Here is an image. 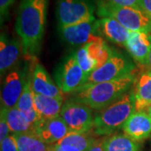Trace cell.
<instances>
[{
  "label": "cell",
  "mask_w": 151,
  "mask_h": 151,
  "mask_svg": "<svg viewBox=\"0 0 151 151\" xmlns=\"http://www.w3.org/2000/svg\"><path fill=\"white\" fill-rule=\"evenodd\" d=\"M134 85L135 111L148 109L151 105V70L141 73Z\"/></svg>",
  "instance_id": "obj_18"
},
{
  "label": "cell",
  "mask_w": 151,
  "mask_h": 151,
  "mask_svg": "<svg viewBox=\"0 0 151 151\" xmlns=\"http://www.w3.org/2000/svg\"><path fill=\"white\" fill-rule=\"evenodd\" d=\"M35 108L40 119H52L60 116L64 98L46 97L40 94H34Z\"/></svg>",
  "instance_id": "obj_19"
},
{
  "label": "cell",
  "mask_w": 151,
  "mask_h": 151,
  "mask_svg": "<svg viewBox=\"0 0 151 151\" xmlns=\"http://www.w3.org/2000/svg\"><path fill=\"white\" fill-rule=\"evenodd\" d=\"M50 151H80L75 147L70 145H52L50 146Z\"/></svg>",
  "instance_id": "obj_29"
},
{
  "label": "cell",
  "mask_w": 151,
  "mask_h": 151,
  "mask_svg": "<svg viewBox=\"0 0 151 151\" xmlns=\"http://www.w3.org/2000/svg\"><path fill=\"white\" fill-rule=\"evenodd\" d=\"M15 0H0V16L1 24L5 21L9 16V10Z\"/></svg>",
  "instance_id": "obj_26"
},
{
  "label": "cell",
  "mask_w": 151,
  "mask_h": 151,
  "mask_svg": "<svg viewBox=\"0 0 151 151\" xmlns=\"http://www.w3.org/2000/svg\"><path fill=\"white\" fill-rule=\"evenodd\" d=\"M49 0H21L15 29L21 41L23 55L29 60L35 57L43 40Z\"/></svg>",
  "instance_id": "obj_1"
},
{
  "label": "cell",
  "mask_w": 151,
  "mask_h": 151,
  "mask_svg": "<svg viewBox=\"0 0 151 151\" xmlns=\"http://www.w3.org/2000/svg\"><path fill=\"white\" fill-rule=\"evenodd\" d=\"M1 113L4 115L13 134L33 132V125L28 122L24 114L17 108L9 109L1 108Z\"/></svg>",
  "instance_id": "obj_22"
},
{
  "label": "cell",
  "mask_w": 151,
  "mask_h": 151,
  "mask_svg": "<svg viewBox=\"0 0 151 151\" xmlns=\"http://www.w3.org/2000/svg\"><path fill=\"white\" fill-rule=\"evenodd\" d=\"M125 48L135 62L147 66L151 50V34L131 32Z\"/></svg>",
  "instance_id": "obj_15"
},
{
  "label": "cell",
  "mask_w": 151,
  "mask_h": 151,
  "mask_svg": "<svg viewBox=\"0 0 151 151\" xmlns=\"http://www.w3.org/2000/svg\"><path fill=\"white\" fill-rule=\"evenodd\" d=\"M135 111L133 90H129L107 108L98 111L93 120L92 132L95 135H112L124 127Z\"/></svg>",
  "instance_id": "obj_3"
},
{
  "label": "cell",
  "mask_w": 151,
  "mask_h": 151,
  "mask_svg": "<svg viewBox=\"0 0 151 151\" xmlns=\"http://www.w3.org/2000/svg\"><path fill=\"white\" fill-rule=\"evenodd\" d=\"M147 110H148V112H149V113H150V117H151V105L149 107V108H148Z\"/></svg>",
  "instance_id": "obj_33"
},
{
  "label": "cell",
  "mask_w": 151,
  "mask_h": 151,
  "mask_svg": "<svg viewBox=\"0 0 151 151\" xmlns=\"http://www.w3.org/2000/svg\"><path fill=\"white\" fill-rule=\"evenodd\" d=\"M94 22L60 28V30L65 40L73 45H85L86 44L103 40L104 39L97 35L96 33Z\"/></svg>",
  "instance_id": "obj_14"
},
{
  "label": "cell",
  "mask_w": 151,
  "mask_h": 151,
  "mask_svg": "<svg viewBox=\"0 0 151 151\" xmlns=\"http://www.w3.org/2000/svg\"><path fill=\"white\" fill-rule=\"evenodd\" d=\"M124 134L136 142L151 136V117L148 110L134 111L122 128Z\"/></svg>",
  "instance_id": "obj_13"
},
{
  "label": "cell",
  "mask_w": 151,
  "mask_h": 151,
  "mask_svg": "<svg viewBox=\"0 0 151 151\" xmlns=\"http://www.w3.org/2000/svg\"><path fill=\"white\" fill-rule=\"evenodd\" d=\"M147 66H148L151 70V50L150 53V56H149V60H148V65H147Z\"/></svg>",
  "instance_id": "obj_32"
},
{
  "label": "cell",
  "mask_w": 151,
  "mask_h": 151,
  "mask_svg": "<svg viewBox=\"0 0 151 151\" xmlns=\"http://www.w3.org/2000/svg\"><path fill=\"white\" fill-rule=\"evenodd\" d=\"M29 76L25 66L15 68L6 75L1 91V108H16Z\"/></svg>",
  "instance_id": "obj_9"
},
{
  "label": "cell",
  "mask_w": 151,
  "mask_h": 151,
  "mask_svg": "<svg viewBox=\"0 0 151 151\" xmlns=\"http://www.w3.org/2000/svg\"><path fill=\"white\" fill-rule=\"evenodd\" d=\"M57 17L60 28L96 20L92 8L86 0H58Z\"/></svg>",
  "instance_id": "obj_5"
},
{
  "label": "cell",
  "mask_w": 151,
  "mask_h": 151,
  "mask_svg": "<svg viewBox=\"0 0 151 151\" xmlns=\"http://www.w3.org/2000/svg\"><path fill=\"white\" fill-rule=\"evenodd\" d=\"M112 52L113 50H111L103 40L82 45L76 51L75 55L81 69L89 76L94 70L104 65Z\"/></svg>",
  "instance_id": "obj_8"
},
{
  "label": "cell",
  "mask_w": 151,
  "mask_h": 151,
  "mask_svg": "<svg viewBox=\"0 0 151 151\" xmlns=\"http://www.w3.org/2000/svg\"><path fill=\"white\" fill-rule=\"evenodd\" d=\"M89 133L79 134L70 132L57 144L62 145L72 146L80 151H87V150L97 140L93 135H91Z\"/></svg>",
  "instance_id": "obj_24"
},
{
  "label": "cell",
  "mask_w": 151,
  "mask_h": 151,
  "mask_svg": "<svg viewBox=\"0 0 151 151\" xmlns=\"http://www.w3.org/2000/svg\"><path fill=\"white\" fill-rule=\"evenodd\" d=\"M113 4L121 7H130L140 9V0H107Z\"/></svg>",
  "instance_id": "obj_28"
},
{
  "label": "cell",
  "mask_w": 151,
  "mask_h": 151,
  "mask_svg": "<svg viewBox=\"0 0 151 151\" xmlns=\"http://www.w3.org/2000/svg\"><path fill=\"white\" fill-rule=\"evenodd\" d=\"M33 132L45 144L55 145L70 133L60 116L52 119H40L33 125Z\"/></svg>",
  "instance_id": "obj_11"
},
{
  "label": "cell",
  "mask_w": 151,
  "mask_h": 151,
  "mask_svg": "<svg viewBox=\"0 0 151 151\" xmlns=\"http://www.w3.org/2000/svg\"><path fill=\"white\" fill-rule=\"evenodd\" d=\"M11 130L5 117L3 113L0 114V142L9 136Z\"/></svg>",
  "instance_id": "obj_27"
},
{
  "label": "cell",
  "mask_w": 151,
  "mask_h": 151,
  "mask_svg": "<svg viewBox=\"0 0 151 151\" xmlns=\"http://www.w3.org/2000/svg\"><path fill=\"white\" fill-rule=\"evenodd\" d=\"M135 80V76L131 74L115 81L85 84L74 92L71 100L100 111L129 92Z\"/></svg>",
  "instance_id": "obj_2"
},
{
  "label": "cell",
  "mask_w": 151,
  "mask_h": 151,
  "mask_svg": "<svg viewBox=\"0 0 151 151\" xmlns=\"http://www.w3.org/2000/svg\"><path fill=\"white\" fill-rule=\"evenodd\" d=\"M102 139H97L93 145H92L87 151H105L104 149L103 148V145H102Z\"/></svg>",
  "instance_id": "obj_31"
},
{
  "label": "cell",
  "mask_w": 151,
  "mask_h": 151,
  "mask_svg": "<svg viewBox=\"0 0 151 151\" xmlns=\"http://www.w3.org/2000/svg\"><path fill=\"white\" fill-rule=\"evenodd\" d=\"M30 81L35 93L46 97L64 98V93L59 86L55 84L46 70L40 64L35 65L30 75Z\"/></svg>",
  "instance_id": "obj_16"
},
{
  "label": "cell",
  "mask_w": 151,
  "mask_h": 151,
  "mask_svg": "<svg viewBox=\"0 0 151 151\" xmlns=\"http://www.w3.org/2000/svg\"><path fill=\"white\" fill-rule=\"evenodd\" d=\"M23 53L20 40L17 39H9L5 35H1L0 40V71L4 75L7 71L13 69L17 65Z\"/></svg>",
  "instance_id": "obj_17"
},
{
  "label": "cell",
  "mask_w": 151,
  "mask_h": 151,
  "mask_svg": "<svg viewBox=\"0 0 151 151\" xmlns=\"http://www.w3.org/2000/svg\"><path fill=\"white\" fill-rule=\"evenodd\" d=\"M140 8L151 18V0H140Z\"/></svg>",
  "instance_id": "obj_30"
},
{
  "label": "cell",
  "mask_w": 151,
  "mask_h": 151,
  "mask_svg": "<svg viewBox=\"0 0 151 151\" xmlns=\"http://www.w3.org/2000/svg\"><path fill=\"white\" fill-rule=\"evenodd\" d=\"M88 76L77 62L76 55L65 60L58 78V86L64 94L74 93L86 83Z\"/></svg>",
  "instance_id": "obj_10"
},
{
  "label": "cell",
  "mask_w": 151,
  "mask_h": 151,
  "mask_svg": "<svg viewBox=\"0 0 151 151\" xmlns=\"http://www.w3.org/2000/svg\"><path fill=\"white\" fill-rule=\"evenodd\" d=\"M94 24L97 35L125 48L131 32L119 21L113 18L105 17L96 19Z\"/></svg>",
  "instance_id": "obj_12"
},
{
  "label": "cell",
  "mask_w": 151,
  "mask_h": 151,
  "mask_svg": "<svg viewBox=\"0 0 151 151\" xmlns=\"http://www.w3.org/2000/svg\"><path fill=\"white\" fill-rule=\"evenodd\" d=\"M0 143H1V151H19L17 145L16 140L13 134L9 135Z\"/></svg>",
  "instance_id": "obj_25"
},
{
  "label": "cell",
  "mask_w": 151,
  "mask_h": 151,
  "mask_svg": "<svg viewBox=\"0 0 151 151\" xmlns=\"http://www.w3.org/2000/svg\"><path fill=\"white\" fill-rule=\"evenodd\" d=\"M97 8L100 18H113L130 32L151 34V18L140 9L115 5L107 0H97Z\"/></svg>",
  "instance_id": "obj_4"
},
{
  "label": "cell",
  "mask_w": 151,
  "mask_h": 151,
  "mask_svg": "<svg viewBox=\"0 0 151 151\" xmlns=\"http://www.w3.org/2000/svg\"><path fill=\"white\" fill-rule=\"evenodd\" d=\"M19 151H50V146L41 140L34 132L13 134Z\"/></svg>",
  "instance_id": "obj_23"
},
{
  "label": "cell",
  "mask_w": 151,
  "mask_h": 151,
  "mask_svg": "<svg viewBox=\"0 0 151 151\" xmlns=\"http://www.w3.org/2000/svg\"><path fill=\"white\" fill-rule=\"evenodd\" d=\"M34 94L35 92L31 86L30 76H29V78L24 86V89L18 102L16 108L24 114V118L28 122L32 125H34L40 119V117L35 108Z\"/></svg>",
  "instance_id": "obj_20"
},
{
  "label": "cell",
  "mask_w": 151,
  "mask_h": 151,
  "mask_svg": "<svg viewBox=\"0 0 151 151\" xmlns=\"http://www.w3.org/2000/svg\"><path fill=\"white\" fill-rule=\"evenodd\" d=\"M134 65L123 55L113 50L110 57L100 68L91 73L86 84L115 81L133 74Z\"/></svg>",
  "instance_id": "obj_6"
},
{
  "label": "cell",
  "mask_w": 151,
  "mask_h": 151,
  "mask_svg": "<svg viewBox=\"0 0 151 151\" xmlns=\"http://www.w3.org/2000/svg\"><path fill=\"white\" fill-rule=\"evenodd\" d=\"M60 116L70 132L86 134L92 131L94 116L92 108L81 103L69 100L64 103Z\"/></svg>",
  "instance_id": "obj_7"
},
{
  "label": "cell",
  "mask_w": 151,
  "mask_h": 151,
  "mask_svg": "<svg viewBox=\"0 0 151 151\" xmlns=\"http://www.w3.org/2000/svg\"><path fill=\"white\" fill-rule=\"evenodd\" d=\"M105 151H139L138 142L125 134H115L102 139Z\"/></svg>",
  "instance_id": "obj_21"
}]
</instances>
